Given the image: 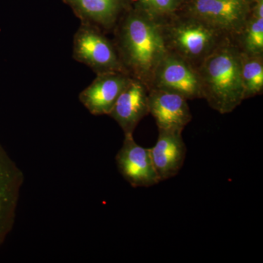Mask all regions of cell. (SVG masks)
<instances>
[{
    "label": "cell",
    "mask_w": 263,
    "mask_h": 263,
    "mask_svg": "<svg viewBox=\"0 0 263 263\" xmlns=\"http://www.w3.org/2000/svg\"><path fill=\"white\" fill-rule=\"evenodd\" d=\"M132 4L158 18H164L177 13L183 0H131Z\"/></svg>",
    "instance_id": "obj_16"
},
{
    "label": "cell",
    "mask_w": 263,
    "mask_h": 263,
    "mask_svg": "<svg viewBox=\"0 0 263 263\" xmlns=\"http://www.w3.org/2000/svg\"><path fill=\"white\" fill-rule=\"evenodd\" d=\"M24 175L0 143V247L14 226Z\"/></svg>",
    "instance_id": "obj_7"
},
{
    "label": "cell",
    "mask_w": 263,
    "mask_h": 263,
    "mask_svg": "<svg viewBox=\"0 0 263 263\" xmlns=\"http://www.w3.org/2000/svg\"><path fill=\"white\" fill-rule=\"evenodd\" d=\"M202 99L221 114H230L243 98L240 75V52L232 37H228L198 67Z\"/></svg>",
    "instance_id": "obj_2"
},
{
    "label": "cell",
    "mask_w": 263,
    "mask_h": 263,
    "mask_svg": "<svg viewBox=\"0 0 263 263\" xmlns=\"http://www.w3.org/2000/svg\"><path fill=\"white\" fill-rule=\"evenodd\" d=\"M161 19L167 52L181 57L197 69L227 37H230L204 21L182 12Z\"/></svg>",
    "instance_id": "obj_3"
},
{
    "label": "cell",
    "mask_w": 263,
    "mask_h": 263,
    "mask_svg": "<svg viewBox=\"0 0 263 263\" xmlns=\"http://www.w3.org/2000/svg\"><path fill=\"white\" fill-rule=\"evenodd\" d=\"M80 19L106 33L113 32L118 21L131 6V0H62Z\"/></svg>",
    "instance_id": "obj_12"
},
{
    "label": "cell",
    "mask_w": 263,
    "mask_h": 263,
    "mask_svg": "<svg viewBox=\"0 0 263 263\" xmlns=\"http://www.w3.org/2000/svg\"><path fill=\"white\" fill-rule=\"evenodd\" d=\"M112 33L126 73L150 89L157 67L167 53L162 19L132 4Z\"/></svg>",
    "instance_id": "obj_1"
},
{
    "label": "cell",
    "mask_w": 263,
    "mask_h": 263,
    "mask_svg": "<svg viewBox=\"0 0 263 263\" xmlns=\"http://www.w3.org/2000/svg\"><path fill=\"white\" fill-rule=\"evenodd\" d=\"M96 76L91 84L79 94V99L92 115H108L132 78L122 72Z\"/></svg>",
    "instance_id": "obj_9"
},
{
    "label": "cell",
    "mask_w": 263,
    "mask_h": 263,
    "mask_svg": "<svg viewBox=\"0 0 263 263\" xmlns=\"http://www.w3.org/2000/svg\"><path fill=\"white\" fill-rule=\"evenodd\" d=\"M240 75L245 100L262 95L263 56H248L240 53Z\"/></svg>",
    "instance_id": "obj_15"
},
{
    "label": "cell",
    "mask_w": 263,
    "mask_h": 263,
    "mask_svg": "<svg viewBox=\"0 0 263 263\" xmlns=\"http://www.w3.org/2000/svg\"><path fill=\"white\" fill-rule=\"evenodd\" d=\"M149 88L132 79L108 114L122 128L124 136L133 135L140 122L149 114Z\"/></svg>",
    "instance_id": "obj_11"
},
{
    "label": "cell",
    "mask_w": 263,
    "mask_h": 263,
    "mask_svg": "<svg viewBox=\"0 0 263 263\" xmlns=\"http://www.w3.org/2000/svg\"><path fill=\"white\" fill-rule=\"evenodd\" d=\"M115 161L119 174L133 187H151L160 183L149 148L138 145L133 135L124 136Z\"/></svg>",
    "instance_id": "obj_8"
},
{
    "label": "cell",
    "mask_w": 263,
    "mask_h": 263,
    "mask_svg": "<svg viewBox=\"0 0 263 263\" xmlns=\"http://www.w3.org/2000/svg\"><path fill=\"white\" fill-rule=\"evenodd\" d=\"M151 89L176 93L187 100L202 98L198 69L170 52L157 67Z\"/></svg>",
    "instance_id": "obj_6"
},
{
    "label": "cell",
    "mask_w": 263,
    "mask_h": 263,
    "mask_svg": "<svg viewBox=\"0 0 263 263\" xmlns=\"http://www.w3.org/2000/svg\"><path fill=\"white\" fill-rule=\"evenodd\" d=\"M187 101L176 93L151 89L148 110L158 129L183 132L193 119Z\"/></svg>",
    "instance_id": "obj_10"
},
{
    "label": "cell",
    "mask_w": 263,
    "mask_h": 263,
    "mask_svg": "<svg viewBox=\"0 0 263 263\" xmlns=\"http://www.w3.org/2000/svg\"><path fill=\"white\" fill-rule=\"evenodd\" d=\"M156 144L149 148L151 157L159 181H166L177 176L182 168L186 155V146L182 132L158 129Z\"/></svg>",
    "instance_id": "obj_13"
},
{
    "label": "cell",
    "mask_w": 263,
    "mask_h": 263,
    "mask_svg": "<svg viewBox=\"0 0 263 263\" xmlns=\"http://www.w3.org/2000/svg\"><path fill=\"white\" fill-rule=\"evenodd\" d=\"M233 38L243 54L263 56V18L251 13L240 32Z\"/></svg>",
    "instance_id": "obj_14"
},
{
    "label": "cell",
    "mask_w": 263,
    "mask_h": 263,
    "mask_svg": "<svg viewBox=\"0 0 263 263\" xmlns=\"http://www.w3.org/2000/svg\"><path fill=\"white\" fill-rule=\"evenodd\" d=\"M72 58L89 67L96 75L112 72L126 73L113 40L88 24H81L74 34Z\"/></svg>",
    "instance_id": "obj_4"
},
{
    "label": "cell",
    "mask_w": 263,
    "mask_h": 263,
    "mask_svg": "<svg viewBox=\"0 0 263 263\" xmlns=\"http://www.w3.org/2000/svg\"><path fill=\"white\" fill-rule=\"evenodd\" d=\"M253 2L254 0H183L179 11L204 21L233 37L240 32L249 18Z\"/></svg>",
    "instance_id": "obj_5"
}]
</instances>
